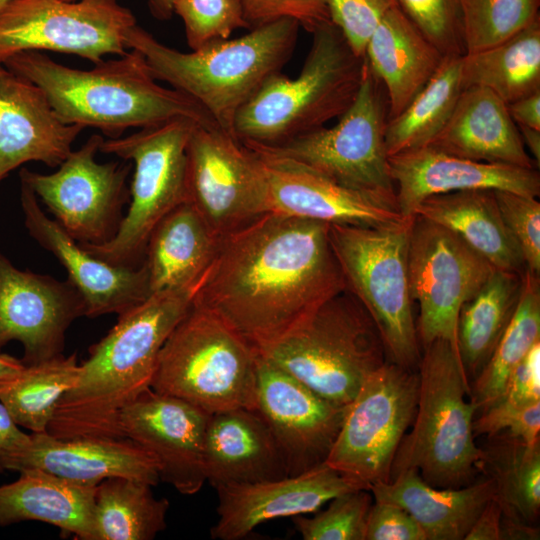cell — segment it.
<instances>
[{
    "label": "cell",
    "mask_w": 540,
    "mask_h": 540,
    "mask_svg": "<svg viewBox=\"0 0 540 540\" xmlns=\"http://www.w3.org/2000/svg\"><path fill=\"white\" fill-rule=\"evenodd\" d=\"M345 290L329 224L269 212L221 238L193 300L259 351Z\"/></svg>",
    "instance_id": "obj_1"
},
{
    "label": "cell",
    "mask_w": 540,
    "mask_h": 540,
    "mask_svg": "<svg viewBox=\"0 0 540 540\" xmlns=\"http://www.w3.org/2000/svg\"><path fill=\"white\" fill-rule=\"evenodd\" d=\"M195 291L154 292L118 315L112 329L89 348L47 433L59 439L124 438L120 415L151 388L160 350L191 307Z\"/></svg>",
    "instance_id": "obj_2"
},
{
    "label": "cell",
    "mask_w": 540,
    "mask_h": 540,
    "mask_svg": "<svg viewBox=\"0 0 540 540\" xmlns=\"http://www.w3.org/2000/svg\"><path fill=\"white\" fill-rule=\"evenodd\" d=\"M3 64L38 85L62 122L99 129L109 138L178 118L216 125L192 98L158 84L136 49L89 70L65 66L40 51L17 53Z\"/></svg>",
    "instance_id": "obj_3"
},
{
    "label": "cell",
    "mask_w": 540,
    "mask_h": 540,
    "mask_svg": "<svg viewBox=\"0 0 540 540\" xmlns=\"http://www.w3.org/2000/svg\"><path fill=\"white\" fill-rule=\"evenodd\" d=\"M299 27L295 20L281 19L240 37L182 52L136 24L127 32L125 42L128 49L144 55L157 81L192 98L218 127L233 133L239 109L291 58Z\"/></svg>",
    "instance_id": "obj_4"
},
{
    "label": "cell",
    "mask_w": 540,
    "mask_h": 540,
    "mask_svg": "<svg viewBox=\"0 0 540 540\" xmlns=\"http://www.w3.org/2000/svg\"><path fill=\"white\" fill-rule=\"evenodd\" d=\"M298 76L277 72L239 109L233 133L241 141L281 145L339 118L360 88L365 58L333 23L315 30Z\"/></svg>",
    "instance_id": "obj_5"
},
{
    "label": "cell",
    "mask_w": 540,
    "mask_h": 540,
    "mask_svg": "<svg viewBox=\"0 0 540 540\" xmlns=\"http://www.w3.org/2000/svg\"><path fill=\"white\" fill-rule=\"evenodd\" d=\"M422 348L417 409L396 452L391 479L415 469L433 487H464L482 471L483 449L473 432L477 406L467 399L471 388L458 349L444 339Z\"/></svg>",
    "instance_id": "obj_6"
},
{
    "label": "cell",
    "mask_w": 540,
    "mask_h": 540,
    "mask_svg": "<svg viewBox=\"0 0 540 540\" xmlns=\"http://www.w3.org/2000/svg\"><path fill=\"white\" fill-rule=\"evenodd\" d=\"M256 352L341 406H348L367 377L388 360L375 323L347 290Z\"/></svg>",
    "instance_id": "obj_7"
},
{
    "label": "cell",
    "mask_w": 540,
    "mask_h": 540,
    "mask_svg": "<svg viewBox=\"0 0 540 540\" xmlns=\"http://www.w3.org/2000/svg\"><path fill=\"white\" fill-rule=\"evenodd\" d=\"M256 350L192 302L160 350L151 389L213 414L256 409Z\"/></svg>",
    "instance_id": "obj_8"
},
{
    "label": "cell",
    "mask_w": 540,
    "mask_h": 540,
    "mask_svg": "<svg viewBox=\"0 0 540 540\" xmlns=\"http://www.w3.org/2000/svg\"><path fill=\"white\" fill-rule=\"evenodd\" d=\"M412 218L383 226L329 224V239L346 290L375 323L388 361L415 370L421 352L408 271Z\"/></svg>",
    "instance_id": "obj_9"
},
{
    "label": "cell",
    "mask_w": 540,
    "mask_h": 540,
    "mask_svg": "<svg viewBox=\"0 0 540 540\" xmlns=\"http://www.w3.org/2000/svg\"><path fill=\"white\" fill-rule=\"evenodd\" d=\"M197 122L173 119L125 137L103 139L99 151L134 163L130 205L116 235L103 244L80 243L120 267L143 263L148 238L159 221L186 201V149Z\"/></svg>",
    "instance_id": "obj_10"
},
{
    "label": "cell",
    "mask_w": 540,
    "mask_h": 540,
    "mask_svg": "<svg viewBox=\"0 0 540 540\" xmlns=\"http://www.w3.org/2000/svg\"><path fill=\"white\" fill-rule=\"evenodd\" d=\"M388 120L385 89L366 63L354 101L334 126L320 127L278 146H264L398 209L385 146Z\"/></svg>",
    "instance_id": "obj_11"
},
{
    "label": "cell",
    "mask_w": 540,
    "mask_h": 540,
    "mask_svg": "<svg viewBox=\"0 0 540 540\" xmlns=\"http://www.w3.org/2000/svg\"><path fill=\"white\" fill-rule=\"evenodd\" d=\"M418 371L386 361L348 405L325 463L367 489L391 480L398 447L415 417Z\"/></svg>",
    "instance_id": "obj_12"
},
{
    "label": "cell",
    "mask_w": 540,
    "mask_h": 540,
    "mask_svg": "<svg viewBox=\"0 0 540 540\" xmlns=\"http://www.w3.org/2000/svg\"><path fill=\"white\" fill-rule=\"evenodd\" d=\"M133 12L119 0H9L0 8V63L24 51L74 54L98 64L129 49Z\"/></svg>",
    "instance_id": "obj_13"
},
{
    "label": "cell",
    "mask_w": 540,
    "mask_h": 540,
    "mask_svg": "<svg viewBox=\"0 0 540 540\" xmlns=\"http://www.w3.org/2000/svg\"><path fill=\"white\" fill-rule=\"evenodd\" d=\"M186 156V201L218 238L270 212L263 164L232 132L196 125Z\"/></svg>",
    "instance_id": "obj_14"
},
{
    "label": "cell",
    "mask_w": 540,
    "mask_h": 540,
    "mask_svg": "<svg viewBox=\"0 0 540 540\" xmlns=\"http://www.w3.org/2000/svg\"><path fill=\"white\" fill-rule=\"evenodd\" d=\"M496 268L449 229L413 215L408 271L419 305L416 330L423 347L436 339L457 346L459 311Z\"/></svg>",
    "instance_id": "obj_15"
},
{
    "label": "cell",
    "mask_w": 540,
    "mask_h": 540,
    "mask_svg": "<svg viewBox=\"0 0 540 540\" xmlns=\"http://www.w3.org/2000/svg\"><path fill=\"white\" fill-rule=\"evenodd\" d=\"M92 134L72 150L57 171L42 174L22 168L20 182L46 205L55 220L79 243L103 244L117 233L130 198L126 180L130 165L99 163L96 153L103 141Z\"/></svg>",
    "instance_id": "obj_16"
},
{
    "label": "cell",
    "mask_w": 540,
    "mask_h": 540,
    "mask_svg": "<svg viewBox=\"0 0 540 540\" xmlns=\"http://www.w3.org/2000/svg\"><path fill=\"white\" fill-rule=\"evenodd\" d=\"M347 407L328 401L257 353L256 410L278 444L289 475L325 462Z\"/></svg>",
    "instance_id": "obj_17"
},
{
    "label": "cell",
    "mask_w": 540,
    "mask_h": 540,
    "mask_svg": "<svg viewBox=\"0 0 540 540\" xmlns=\"http://www.w3.org/2000/svg\"><path fill=\"white\" fill-rule=\"evenodd\" d=\"M81 316L84 301L68 280L21 270L0 252V350L20 342L25 365L59 356L66 331Z\"/></svg>",
    "instance_id": "obj_18"
},
{
    "label": "cell",
    "mask_w": 540,
    "mask_h": 540,
    "mask_svg": "<svg viewBox=\"0 0 540 540\" xmlns=\"http://www.w3.org/2000/svg\"><path fill=\"white\" fill-rule=\"evenodd\" d=\"M210 414L151 388L120 415V429L157 461L160 480L183 495L197 493L207 481L204 438Z\"/></svg>",
    "instance_id": "obj_19"
},
{
    "label": "cell",
    "mask_w": 540,
    "mask_h": 540,
    "mask_svg": "<svg viewBox=\"0 0 540 540\" xmlns=\"http://www.w3.org/2000/svg\"><path fill=\"white\" fill-rule=\"evenodd\" d=\"M259 156L268 182L270 212L323 222L383 226L409 217L374 197L329 179L268 147L242 141Z\"/></svg>",
    "instance_id": "obj_20"
},
{
    "label": "cell",
    "mask_w": 540,
    "mask_h": 540,
    "mask_svg": "<svg viewBox=\"0 0 540 540\" xmlns=\"http://www.w3.org/2000/svg\"><path fill=\"white\" fill-rule=\"evenodd\" d=\"M215 489L218 519L211 528V536L239 540L262 523L314 513L340 494L367 488L324 462L282 478L227 484Z\"/></svg>",
    "instance_id": "obj_21"
},
{
    "label": "cell",
    "mask_w": 540,
    "mask_h": 540,
    "mask_svg": "<svg viewBox=\"0 0 540 540\" xmlns=\"http://www.w3.org/2000/svg\"><path fill=\"white\" fill-rule=\"evenodd\" d=\"M20 183L25 227L65 268L68 281L84 301L86 317L120 315L150 295L143 264L138 268L120 267L96 257L47 216L32 190Z\"/></svg>",
    "instance_id": "obj_22"
},
{
    "label": "cell",
    "mask_w": 540,
    "mask_h": 540,
    "mask_svg": "<svg viewBox=\"0 0 540 540\" xmlns=\"http://www.w3.org/2000/svg\"><path fill=\"white\" fill-rule=\"evenodd\" d=\"M388 160L397 207L404 217L413 216L422 200L438 194L490 189L540 195L536 168L474 161L429 145L391 155Z\"/></svg>",
    "instance_id": "obj_23"
},
{
    "label": "cell",
    "mask_w": 540,
    "mask_h": 540,
    "mask_svg": "<svg viewBox=\"0 0 540 540\" xmlns=\"http://www.w3.org/2000/svg\"><path fill=\"white\" fill-rule=\"evenodd\" d=\"M5 471L40 469L68 481L98 485L111 477H125L155 486L160 481L155 458L128 438L59 439L30 433L28 441L7 454Z\"/></svg>",
    "instance_id": "obj_24"
},
{
    "label": "cell",
    "mask_w": 540,
    "mask_h": 540,
    "mask_svg": "<svg viewBox=\"0 0 540 540\" xmlns=\"http://www.w3.org/2000/svg\"><path fill=\"white\" fill-rule=\"evenodd\" d=\"M83 129L62 122L38 85L0 63V183L30 161L59 166Z\"/></svg>",
    "instance_id": "obj_25"
},
{
    "label": "cell",
    "mask_w": 540,
    "mask_h": 540,
    "mask_svg": "<svg viewBox=\"0 0 540 540\" xmlns=\"http://www.w3.org/2000/svg\"><path fill=\"white\" fill-rule=\"evenodd\" d=\"M206 480L217 488L288 476L285 459L256 409L210 414L204 438Z\"/></svg>",
    "instance_id": "obj_26"
},
{
    "label": "cell",
    "mask_w": 540,
    "mask_h": 540,
    "mask_svg": "<svg viewBox=\"0 0 540 540\" xmlns=\"http://www.w3.org/2000/svg\"><path fill=\"white\" fill-rule=\"evenodd\" d=\"M428 145L479 162L539 167L528 155L507 104L484 87L462 90L447 123Z\"/></svg>",
    "instance_id": "obj_27"
},
{
    "label": "cell",
    "mask_w": 540,
    "mask_h": 540,
    "mask_svg": "<svg viewBox=\"0 0 540 540\" xmlns=\"http://www.w3.org/2000/svg\"><path fill=\"white\" fill-rule=\"evenodd\" d=\"M369 490L375 501L407 511L423 530L426 540H462L488 503L497 494L495 480L487 476L460 488L429 485L415 469H406L388 482Z\"/></svg>",
    "instance_id": "obj_28"
},
{
    "label": "cell",
    "mask_w": 540,
    "mask_h": 540,
    "mask_svg": "<svg viewBox=\"0 0 540 540\" xmlns=\"http://www.w3.org/2000/svg\"><path fill=\"white\" fill-rule=\"evenodd\" d=\"M444 56L398 5L383 16L367 42L364 58L385 89L389 119L424 88Z\"/></svg>",
    "instance_id": "obj_29"
},
{
    "label": "cell",
    "mask_w": 540,
    "mask_h": 540,
    "mask_svg": "<svg viewBox=\"0 0 540 540\" xmlns=\"http://www.w3.org/2000/svg\"><path fill=\"white\" fill-rule=\"evenodd\" d=\"M220 240L189 202L175 207L155 226L146 244L143 265L149 293L197 288Z\"/></svg>",
    "instance_id": "obj_30"
},
{
    "label": "cell",
    "mask_w": 540,
    "mask_h": 540,
    "mask_svg": "<svg viewBox=\"0 0 540 540\" xmlns=\"http://www.w3.org/2000/svg\"><path fill=\"white\" fill-rule=\"evenodd\" d=\"M0 486V526L23 521L53 525L80 540H94L97 485L68 481L40 469L23 470Z\"/></svg>",
    "instance_id": "obj_31"
},
{
    "label": "cell",
    "mask_w": 540,
    "mask_h": 540,
    "mask_svg": "<svg viewBox=\"0 0 540 540\" xmlns=\"http://www.w3.org/2000/svg\"><path fill=\"white\" fill-rule=\"evenodd\" d=\"M413 215L449 229L496 269L524 273L522 253L503 222L494 190L433 195L422 200Z\"/></svg>",
    "instance_id": "obj_32"
},
{
    "label": "cell",
    "mask_w": 540,
    "mask_h": 540,
    "mask_svg": "<svg viewBox=\"0 0 540 540\" xmlns=\"http://www.w3.org/2000/svg\"><path fill=\"white\" fill-rule=\"evenodd\" d=\"M462 88L484 87L506 104L540 90V17L489 48L464 53Z\"/></svg>",
    "instance_id": "obj_33"
},
{
    "label": "cell",
    "mask_w": 540,
    "mask_h": 540,
    "mask_svg": "<svg viewBox=\"0 0 540 540\" xmlns=\"http://www.w3.org/2000/svg\"><path fill=\"white\" fill-rule=\"evenodd\" d=\"M522 281L523 274L496 269L462 305L457 346L468 378H476L493 353L515 312Z\"/></svg>",
    "instance_id": "obj_34"
},
{
    "label": "cell",
    "mask_w": 540,
    "mask_h": 540,
    "mask_svg": "<svg viewBox=\"0 0 540 540\" xmlns=\"http://www.w3.org/2000/svg\"><path fill=\"white\" fill-rule=\"evenodd\" d=\"M169 501L156 498L152 485L111 477L97 485L94 540H151L166 526Z\"/></svg>",
    "instance_id": "obj_35"
},
{
    "label": "cell",
    "mask_w": 540,
    "mask_h": 540,
    "mask_svg": "<svg viewBox=\"0 0 540 540\" xmlns=\"http://www.w3.org/2000/svg\"><path fill=\"white\" fill-rule=\"evenodd\" d=\"M462 55H445L437 71L414 99L388 120V156L427 146L450 118L463 90Z\"/></svg>",
    "instance_id": "obj_36"
},
{
    "label": "cell",
    "mask_w": 540,
    "mask_h": 540,
    "mask_svg": "<svg viewBox=\"0 0 540 540\" xmlns=\"http://www.w3.org/2000/svg\"><path fill=\"white\" fill-rule=\"evenodd\" d=\"M80 372L77 353L25 365L0 379V402L14 421L31 433H47L57 404Z\"/></svg>",
    "instance_id": "obj_37"
},
{
    "label": "cell",
    "mask_w": 540,
    "mask_h": 540,
    "mask_svg": "<svg viewBox=\"0 0 540 540\" xmlns=\"http://www.w3.org/2000/svg\"><path fill=\"white\" fill-rule=\"evenodd\" d=\"M539 340L540 279L525 268L515 312L470 392L477 411L486 410L503 396L513 370Z\"/></svg>",
    "instance_id": "obj_38"
},
{
    "label": "cell",
    "mask_w": 540,
    "mask_h": 540,
    "mask_svg": "<svg viewBox=\"0 0 540 540\" xmlns=\"http://www.w3.org/2000/svg\"><path fill=\"white\" fill-rule=\"evenodd\" d=\"M489 448L483 450L482 471L495 480L503 509L525 522L535 520L540 508V443L527 446L506 434Z\"/></svg>",
    "instance_id": "obj_39"
},
{
    "label": "cell",
    "mask_w": 540,
    "mask_h": 540,
    "mask_svg": "<svg viewBox=\"0 0 540 540\" xmlns=\"http://www.w3.org/2000/svg\"><path fill=\"white\" fill-rule=\"evenodd\" d=\"M540 0H458L465 53L513 36L539 16Z\"/></svg>",
    "instance_id": "obj_40"
},
{
    "label": "cell",
    "mask_w": 540,
    "mask_h": 540,
    "mask_svg": "<svg viewBox=\"0 0 540 540\" xmlns=\"http://www.w3.org/2000/svg\"><path fill=\"white\" fill-rule=\"evenodd\" d=\"M372 500L368 489L340 494L312 517L295 516V527L304 540H365Z\"/></svg>",
    "instance_id": "obj_41"
},
{
    "label": "cell",
    "mask_w": 540,
    "mask_h": 540,
    "mask_svg": "<svg viewBox=\"0 0 540 540\" xmlns=\"http://www.w3.org/2000/svg\"><path fill=\"white\" fill-rule=\"evenodd\" d=\"M172 7L184 23L191 50L228 39L237 29L250 30L239 0H172Z\"/></svg>",
    "instance_id": "obj_42"
},
{
    "label": "cell",
    "mask_w": 540,
    "mask_h": 540,
    "mask_svg": "<svg viewBox=\"0 0 540 540\" xmlns=\"http://www.w3.org/2000/svg\"><path fill=\"white\" fill-rule=\"evenodd\" d=\"M397 3L443 55L465 53L458 0H397Z\"/></svg>",
    "instance_id": "obj_43"
},
{
    "label": "cell",
    "mask_w": 540,
    "mask_h": 540,
    "mask_svg": "<svg viewBox=\"0 0 540 540\" xmlns=\"http://www.w3.org/2000/svg\"><path fill=\"white\" fill-rule=\"evenodd\" d=\"M505 226L517 243L527 269L540 273V202L537 197L494 190Z\"/></svg>",
    "instance_id": "obj_44"
},
{
    "label": "cell",
    "mask_w": 540,
    "mask_h": 540,
    "mask_svg": "<svg viewBox=\"0 0 540 540\" xmlns=\"http://www.w3.org/2000/svg\"><path fill=\"white\" fill-rule=\"evenodd\" d=\"M331 22L354 53L365 56L367 42L383 16L397 0H326Z\"/></svg>",
    "instance_id": "obj_45"
},
{
    "label": "cell",
    "mask_w": 540,
    "mask_h": 540,
    "mask_svg": "<svg viewBox=\"0 0 540 540\" xmlns=\"http://www.w3.org/2000/svg\"><path fill=\"white\" fill-rule=\"evenodd\" d=\"M503 430L527 446L539 444L540 401L516 405L499 400L473 421L474 435L493 437Z\"/></svg>",
    "instance_id": "obj_46"
},
{
    "label": "cell",
    "mask_w": 540,
    "mask_h": 540,
    "mask_svg": "<svg viewBox=\"0 0 540 540\" xmlns=\"http://www.w3.org/2000/svg\"><path fill=\"white\" fill-rule=\"evenodd\" d=\"M249 28H256L281 19H292L313 33L332 23L326 0H239Z\"/></svg>",
    "instance_id": "obj_47"
},
{
    "label": "cell",
    "mask_w": 540,
    "mask_h": 540,
    "mask_svg": "<svg viewBox=\"0 0 540 540\" xmlns=\"http://www.w3.org/2000/svg\"><path fill=\"white\" fill-rule=\"evenodd\" d=\"M365 540H426V536L407 511L375 501L369 510Z\"/></svg>",
    "instance_id": "obj_48"
},
{
    "label": "cell",
    "mask_w": 540,
    "mask_h": 540,
    "mask_svg": "<svg viewBox=\"0 0 540 540\" xmlns=\"http://www.w3.org/2000/svg\"><path fill=\"white\" fill-rule=\"evenodd\" d=\"M499 400L516 405L540 401V340L513 370Z\"/></svg>",
    "instance_id": "obj_49"
},
{
    "label": "cell",
    "mask_w": 540,
    "mask_h": 540,
    "mask_svg": "<svg viewBox=\"0 0 540 540\" xmlns=\"http://www.w3.org/2000/svg\"><path fill=\"white\" fill-rule=\"evenodd\" d=\"M503 503L497 494L485 505L465 540H501V518Z\"/></svg>",
    "instance_id": "obj_50"
},
{
    "label": "cell",
    "mask_w": 540,
    "mask_h": 540,
    "mask_svg": "<svg viewBox=\"0 0 540 540\" xmlns=\"http://www.w3.org/2000/svg\"><path fill=\"white\" fill-rule=\"evenodd\" d=\"M14 421L8 409L0 402V473H3V460L7 454L24 445L30 434L24 433Z\"/></svg>",
    "instance_id": "obj_51"
},
{
    "label": "cell",
    "mask_w": 540,
    "mask_h": 540,
    "mask_svg": "<svg viewBox=\"0 0 540 540\" xmlns=\"http://www.w3.org/2000/svg\"><path fill=\"white\" fill-rule=\"evenodd\" d=\"M507 108L517 126L540 130V90L507 104Z\"/></svg>",
    "instance_id": "obj_52"
},
{
    "label": "cell",
    "mask_w": 540,
    "mask_h": 540,
    "mask_svg": "<svg viewBox=\"0 0 540 540\" xmlns=\"http://www.w3.org/2000/svg\"><path fill=\"white\" fill-rule=\"evenodd\" d=\"M524 143L530 153L533 155V160L539 166L540 164V130L526 126H517Z\"/></svg>",
    "instance_id": "obj_53"
},
{
    "label": "cell",
    "mask_w": 540,
    "mask_h": 540,
    "mask_svg": "<svg viewBox=\"0 0 540 540\" xmlns=\"http://www.w3.org/2000/svg\"><path fill=\"white\" fill-rule=\"evenodd\" d=\"M25 367L21 359L0 351V379L11 376Z\"/></svg>",
    "instance_id": "obj_54"
},
{
    "label": "cell",
    "mask_w": 540,
    "mask_h": 540,
    "mask_svg": "<svg viewBox=\"0 0 540 540\" xmlns=\"http://www.w3.org/2000/svg\"><path fill=\"white\" fill-rule=\"evenodd\" d=\"M149 5L152 14L160 20H167L173 14L172 0H150Z\"/></svg>",
    "instance_id": "obj_55"
},
{
    "label": "cell",
    "mask_w": 540,
    "mask_h": 540,
    "mask_svg": "<svg viewBox=\"0 0 540 540\" xmlns=\"http://www.w3.org/2000/svg\"><path fill=\"white\" fill-rule=\"evenodd\" d=\"M9 0H0V8L6 3L8 2Z\"/></svg>",
    "instance_id": "obj_56"
}]
</instances>
